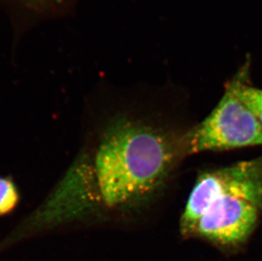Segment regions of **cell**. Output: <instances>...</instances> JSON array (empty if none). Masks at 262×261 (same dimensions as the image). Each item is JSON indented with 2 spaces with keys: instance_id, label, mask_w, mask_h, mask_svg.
<instances>
[{
  "instance_id": "5b68a950",
  "label": "cell",
  "mask_w": 262,
  "mask_h": 261,
  "mask_svg": "<svg viewBox=\"0 0 262 261\" xmlns=\"http://www.w3.org/2000/svg\"><path fill=\"white\" fill-rule=\"evenodd\" d=\"M248 68L243 67L235 76L237 80L238 94L243 101L250 108L262 126V89L248 83Z\"/></svg>"
},
{
  "instance_id": "7a4b0ae2",
  "label": "cell",
  "mask_w": 262,
  "mask_h": 261,
  "mask_svg": "<svg viewBox=\"0 0 262 261\" xmlns=\"http://www.w3.org/2000/svg\"><path fill=\"white\" fill-rule=\"evenodd\" d=\"M261 216L262 156L201 173L183 209L181 234L236 251Z\"/></svg>"
},
{
  "instance_id": "8992f818",
  "label": "cell",
  "mask_w": 262,
  "mask_h": 261,
  "mask_svg": "<svg viewBox=\"0 0 262 261\" xmlns=\"http://www.w3.org/2000/svg\"><path fill=\"white\" fill-rule=\"evenodd\" d=\"M20 202V192L13 180L0 177V215L10 214Z\"/></svg>"
},
{
  "instance_id": "3957f363",
  "label": "cell",
  "mask_w": 262,
  "mask_h": 261,
  "mask_svg": "<svg viewBox=\"0 0 262 261\" xmlns=\"http://www.w3.org/2000/svg\"><path fill=\"white\" fill-rule=\"evenodd\" d=\"M182 145L184 156L262 145V126L240 98L235 77L211 113L182 136Z\"/></svg>"
},
{
  "instance_id": "6da1fadb",
  "label": "cell",
  "mask_w": 262,
  "mask_h": 261,
  "mask_svg": "<svg viewBox=\"0 0 262 261\" xmlns=\"http://www.w3.org/2000/svg\"><path fill=\"white\" fill-rule=\"evenodd\" d=\"M88 121L78 156L27 219L37 233L78 225H121L154 202L184 156L182 137L109 92Z\"/></svg>"
},
{
  "instance_id": "277c9868",
  "label": "cell",
  "mask_w": 262,
  "mask_h": 261,
  "mask_svg": "<svg viewBox=\"0 0 262 261\" xmlns=\"http://www.w3.org/2000/svg\"><path fill=\"white\" fill-rule=\"evenodd\" d=\"M78 0H0V8L10 16L14 37L20 39L41 23L67 16Z\"/></svg>"
}]
</instances>
